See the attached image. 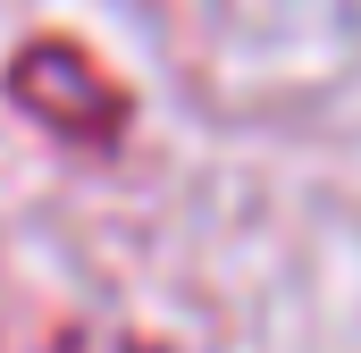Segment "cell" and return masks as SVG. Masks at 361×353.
Masks as SVG:
<instances>
[{
    "mask_svg": "<svg viewBox=\"0 0 361 353\" xmlns=\"http://www.w3.org/2000/svg\"><path fill=\"white\" fill-rule=\"evenodd\" d=\"M8 101H17L34 126H51L59 143H85V152H109V143L126 135V118H135L126 85L92 59L76 34H34V42L8 59Z\"/></svg>",
    "mask_w": 361,
    "mask_h": 353,
    "instance_id": "obj_1",
    "label": "cell"
}]
</instances>
